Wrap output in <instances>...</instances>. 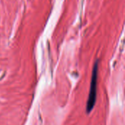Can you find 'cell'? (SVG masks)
<instances>
[{
    "label": "cell",
    "instance_id": "obj_1",
    "mask_svg": "<svg viewBox=\"0 0 125 125\" xmlns=\"http://www.w3.org/2000/svg\"><path fill=\"white\" fill-rule=\"evenodd\" d=\"M97 76H98V63L96 62L92 71L90 90L86 104V111L90 113L94 108L97 100Z\"/></svg>",
    "mask_w": 125,
    "mask_h": 125
}]
</instances>
